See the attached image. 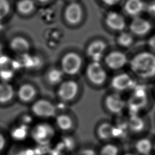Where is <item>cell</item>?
I'll return each mask as SVG.
<instances>
[{"mask_svg":"<svg viewBox=\"0 0 155 155\" xmlns=\"http://www.w3.org/2000/svg\"><path fill=\"white\" fill-rule=\"evenodd\" d=\"M8 48L13 54L22 57L29 54L31 43L25 36L15 34L12 36L8 40Z\"/></svg>","mask_w":155,"mask_h":155,"instance_id":"17","label":"cell"},{"mask_svg":"<svg viewBox=\"0 0 155 155\" xmlns=\"http://www.w3.org/2000/svg\"><path fill=\"white\" fill-rule=\"evenodd\" d=\"M138 84L128 71L113 73L110 76L108 88L123 95H127Z\"/></svg>","mask_w":155,"mask_h":155,"instance_id":"11","label":"cell"},{"mask_svg":"<svg viewBox=\"0 0 155 155\" xmlns=\"http://www.w3.org/2000/svg\"><path fill=\"white\" fill-rule=\"evenodd\" d=\"M38 87L31 82H25L21 84L17 91L16 96L20 102L25 104H31L40 96Z\"/></svg>","mask_w":155,"mask_h":155,"instance_id":"18","label":"cell"},{"mask_svg":"<svg viewBox=\"0 0 155 155\" xmlns=\"http://www.w3.org/2000/svg\"><path fill=\"white\" fill-rule=\"evenodd\" d=\"M84 82L91 90L100 91L107 90L111 75L102 62L90 61L82 73Z\"/></svg>","mask_w":155,"mask_h":155,"instance_id":"4","label":"cell"},{"mask_svg":"<svg viewBox=\"0 0 155 155\" xmlns=\"http://www.w3.org/2000/svg\"><path fill=\"white\" fill-rule=\"evenodd\" d=\"M30 137L40 147L51 148L59 134L52 121L39 120L34 124L30 130Z\"/></svg>","mask_w":155,"mask_h":155,"instance_id":"5","label":"cell"},{"mask_svg":"<svg viewBox=\"0 0 155 155\" xmlns=\"http://www.w3.org/2000/svg\"><path fill=\"white\" fill-rule=\"evenodd\" d=\"M35 1H36L37 2H40V3H46V2H49L51 0H35Z\"/></svg>","mask_w":155,"mask_h":155,"instance_id":"40","label":"cell"},{"mask_svg":"<svg viewBox=\"0 0 155 155\" xmlns=\"http://www.w3.org/2000/svg\"><path fill=\"white\" fill-rule=\"evenodd\" d=\"M151 86V89H152V92H153L154 99V101H155V82Z\"/></svg>","mask_w":155,"mask_h":155,"instance_id":"38","label":"cell"},{"mask_svg":"<svg viewBox=\"0 0 155 155\" xmlns=\"http://www.w3.org/2000/svg\"><path fill=\"white\" fill-rule=\"evenodd\" d=\"M96 147H82L81 145L79 150L75 155H96Z\"/></svg>","mask_w":155,"mask_h":155,"instance_id":"31","label":"cell"},{"mask_svg":"<svg viewBox=\"0 0 155 155\" xmlns=\"http://www.w3.org/2000/svg\"><path fill=\"white\" fill-rule=\"evenodd\" d=\"M13 10L10 0H0V24L5 21Z\"/></svg>","mask_w":155,"mask_h":155,"instance_id":"28","label":"cell"},{"mask_svg":"<svg viewBox=\"0 0 155 155\" xmlns=\"http://www.w3.org/2000/svg\"><path fill=\"white\" fill-rule=\"evenodd\" d=\"M103 112L111 118H115L127 114L126 96L107 89L101 100Z\"/></svg>","mask_w":155,"mask_h":155,"instance_id":"6","label":"cell"},{"mask_svg":"<svg viewBox=\"0 0 155 155\" xmlns=\"http://www.w3.org/2000/svg\"><path fill=\"white\" fill-rule=\"evenodd\" d=\"M52 122L59 134L76 133L79 127L78 116L70 107H60Z\"/></svg>","mask_w":155,"mask_h":155,"instance_id":"8","label":"cell"},{"mask_svg":"<svg viewBox=\"0 0 155 155\" xmlns=\"http://www.w3.org/2000/svg\"><path fill=\"white\" fill-rule=\"evenodd\" d=\"M150 155H155V153H153V154H150Z\"/></svg>","mask_w":155,"mask_h":155,"instance_id":"42","label":"cell"},{"mask_svg":"<svg viewBox=\"0 0 155 155\" xmlns=\"http://www.w3.org/2000/svg\"><path fill=\"white\" fill-rule=\"evenodd\" d=\"M59 108L53 95L40 96L30 105V112L39 120L52 121Z\"/></svg>","mask_w":155,"mask_h":155,"instance_id":"7","label":"cell"},{"mask_svg":"<svg viewBox=\"0 0 155 155\" xmlns=\"http://www.w3.org/2000/svg\"><path fill=\"white\" fill-rule=\"evenodd\" d=\"M103 3L108 6H113L118 4L120 0H101Z\"/></svg>","mask_w":155,"mask_h":155,"instance_id":"35","label":"cell"},{"mask_svg":"<svg viewBox=\"0 0 155 155\" xmlns=\"http://www.w3.org/2000/svg\"><path fill=\"white\" fill-rule=\"evenodd\" d=\"M120 155H137V154L128 148L127 149L125 148L124 150L122 151V153L120 154Z\"/></svg>","mask_w":155,"mask_h":155,"instance_id":"36","label":"cell"},{"mask_svg":"<svg viewBox=\"0 0 155 155\" xmlns=\"http://www.w3.org/2000/svg\"><path fill=\"white\" fill-rule=\"evenodd\" d=\"M128 71L139 84L152 85L155 82V53L143 51L129 60Z\"/></svg>","mask_w":155,"mask_h":155,"instance_id":"1","label":"cell"},{"mask_svg":"<svg viewBox=\"0 0 155 155\" xmlns=\"http://www.w3.org/2000/svg\"><path fill=\"white\" fill-rule=\"evenodd\" d=\"M15 64L7 57L0 58V78L2 81L7 82L13 77L16 68Z\"/></svg>","mask_w":155,"mask_h":155,"instance_id":"25","label":"cell"},{"mask_svg":"<svg viewBox=\"0 0 155 155\" xmlns=\"http://www.w3.org/2000/svg\"><path fill=\"white\" fill-rule=\"evenodd\" d=\"M144 7L142 0H126L124 5L125 12L133 18L139 16L144 10Z\"/></svg>","mask_w":155,"mask_h":155,"instance_id":"26","label":"cell"},{"mask_svg":"<svg viewBox=\"0 0 155 155\" xmlns=\"http://www.w3.org/2000/svg\"><path fill=\"white\" fill-rule=\"evenodd\" d=\"M6 145V140L4 136L0 133V153L4 149Z\"/></svg>","mask_w":155,"mask_h":155,"instance_id":"34","label":"cell"},{"mask_svg":"<svg viewBox=\"0 0 155 155\" xmlns=\"http://www.w3.org/2000/svg\"><path fill=\"white\" fill-rule=\"evenodd\" d=\"M107 45L104 41L99 39L91 42L87 48V54L91 59L90 61L102 62Z\"/></svg>","mask_w":155,"mask_h":155,"instance_id":"22","label":"cell"},{"mask_svg":"<svg viewBox=\"0 0 155 155\" xmlns=\"http://www.w3.org/2000/svg\"><path fill=\"white\" fill-rule=\"evenodd\" d=\"M58 67L65 78H80L84 69L82 57L74 51L64 54L60 59Z\"/></svg>","mask_w":155,"mask_h":155,"instance_id":"10","label":"cell"},{"mask_svg":"<svg viewBox=\"0 0 155 155\" xmlns=\"http://www.w3.org/2000/svg\"><path fill=\"white\" fill-rule=\"evenodd\" d=\"M152 121H153V127L155 128V110H154V111L153 116V117H152Z\"/></svg>","mask_w":155,"mask_h":155,"instance_id":"39","label":"cell"},{"mask_svg":"<svg viewBox=\"0 0 155 155\" xmlns=\"http://www.w3.org/2000/svg\"><path fill=\"white\" fill-rule=\"evenodd\" d=\"M84 90V82L81 78H65L52 95L60 107H71L81 101Z\"/></svg>","mask_w":155,"mask_h":155,"instance_id":"3","label":"cell"},{"mask_svg":"<svg viewBox=\"0 0 155 155\" xmlns=\"http://www.w3.org/2000/svg\"><path fill=\"white\" fill-rule=\"evenodd\" d=\"M81 145L76 133L59 134L52 147L64 151L70 155H75Z\"/></svg>","mask_w":155,"mask_h":155,"instance_id":"15","label":"cell"},{"mask_svg":"<svg viewBox=\"0 0 155 155\" xmlns=\"http://www.w3.org/2000/svg\"><path fill=\"white\" fill-rule=\"evenodd\" d=\"M47 155H70V154L65 153L64 151H62L55 148L51 147L50 151H48V153L47 154Z\"/></svg>","mask_w":155,"mask_h":155,"instance_id":"32","label":"cell"},{"mask_svg":"<svg viewBox=\"0 0 155 155\" xmlns=\"http://www.w3.org/2000/svg\"><path fill=\"white\" fill-rule=\"evenodd\" d=\"M150 12L151 13V14L155 17V4L152 5L150 9Z\"/></svg>","mask_w":155,"mask_h":155,"instance_id":"37","label":"cell"},{"mask_svg":"<svg viewBox=\"0 0 155 155\" xmlns=\"http://www.w3.org/2000/svg\"><path fill=\"white\" fill-rule=\"evenodd\" d=\"M15 95L13 87L8 82H0V104H6L10 102Z\"/></svg>","mask_w":155,"mask_h":155,"instance_id":"27","label":"cell"},{"mask_svg":"<svg viewBox=\"0 0 155 155\" xmlns=\"http://www.w3.org/2000/svg\"><path fill=\"white\" fill-rule=\"evenodd\" d=\"M148 45L150 48V51L155 53V34L153 35L148 41Z\"/></svg>","mask_w":155,"mask_h":155,"instance_id":"33","label":"cell"},{"mask_svg":"<svg viewBox=\"0 0 155 155\" xmlns=\"http://www.w3.org/2000/svg\"><path fill=\"white\" fill-rule=\"evenodd\" d=\"M82 17L83 10L78 2H71L65 7L64 18L68 24L72 25L78 24L82 21Z\"/></svg>","mask_w":155,"mask_h":155,"instance_id":"20","label":"cell"},{"mask_svg":"<svg viewBox=\"0 0 155 155\" xmlns=\"http://www.w3.org/2000/svg\"><path fill=\"white\" fill-rule=\"evenodd\" d=\"M93 135L99 143L117 141L116 127L113 119L104 118L98 120L94 127Z\"/></svg>","mask_w":155,"mask_h":155,"instance_id":"12","label":"cell"},{"mask_svg":"<svg viewBox=\"0 0 155 155\" xmlns=\"http://www.w3.org/2000/svg\"><path fill=\"white\" fill-rule=\"evenodd\" d=\"M154 134H149L131 139L129 148L137 155H150L154 153Z\"/></svg>","mask_w":155,"mask_h":155,"instance_id":"16","label":"cell"},{"mask_svg":"<svg viewBox=\"0 0 155 155\" xmlns=\"http://www.w3.org/2000/svg\"><path fill=\"white\" fill-rule=\"evenodd\" d=\"M124 145L117 141L99 143L96 147V155H120L125 149Z\"/></svg>","mask_w":155,"mask_h":155,"instance_id":"21","label":"cell"},{"mask_svg":"<svg viewBox=\"0 0 155 155\" xmlns=\"http://www.w3.org/2000/svg\"><path fill=\"white\" fill-rule=\"evenodd\" d=\"M129 60L130 59L125 53L114 50L104 56L102 64L108 71L115 73L124 71V69L128 67Z\"/></svg>","mask_w":155,"mask_h":155,"instance_id":"13","label":"cell"},{"mask_svg":"<svg viewBox=\"0 0 155 155\" xmlns=\"http://www.w3.org/2000/svg\"><path fill=\"white\" fill-rule=\"evenodd\" d=\"M65 78V75L58 66H51L43 71L42 85L45 90L53 93Z\"/></svg>","mask_w":155,"mask_h":155,"instance_id":"14","label":"cell"},{"mask_svg":"<svg viewBox=\"0 0 155 155\" xmlns=\"http://www.w3.org/2000/svg\"><path fill=\"white\" fill-rule=\"evenodd\" d=\"M36 9L35 0H16L13 10L20 16L26 17L33 13Z\"/></svg>","mask_w":155,"mask_h":155,"instance_id":"24","label":"cell"},{"mask_svg":"<svg viewBox=\"0 0 155 155\" xmlns=\"http://www.w3.org/2000/svg\"><path fill=\"white\" fill-rule=\"evenodd\" d=\"M127 124L130 140L151 134L153 127L149 114H127Z\"/></svg>","mask_w":155,"mask_h":155,"instance_id":"9","label":"cell"},{"mask_svg":"<svg viewBox=\"0 0 155 155\" xmlns=\"http://www.w3.org/2000/svg\"><path fill=\"white\" fill-rule=\"evenodd\" d=\"M105 21L108 27L114 31H122L126 27V21L124 16L116 12H109L106 15Z\"/></svg>","mask_w":155,"mask_h":155,"instance_id":"23","label":"cell"},{"mask_svg":"<svg viewBox=\"0 0 155 155\" xmlns=\"http://www.w3.org/2000/svg\"><path fill=\"white\" fill-rule=\"evenodd\" d=\"M154 137V153H155V134H153Z\"/></svg>","mask_w":155,"mask_h":155,"instance_id":"41","label":"cell"},{"mask_svg":"<svg viewBox=\"0 0 155 155\" xmlns=\"http://www.w3.org/2000/svg\"><path fill=\"white\" fill-rule=\"evenodd\" d=\"M133 37L131 33L122 32L117 38V42L119 45L127 48L130 47L133 43Z\"/></svg>","mask_w":155,"mask_h":155,"instance_id":"29","label":"cell"},{"mask_svg":"<svg viewBox=\"0 0 155 155\" xmlns=\"http://www.w3.org/2000/svg\"><path fill=\"white\" fill-rule=\"evenodd\" d=\"M28 134V128L26 125H20L14 128L12 132V137L18 140L24 139Z\"/></svg>","mask_w":155,"mask_h":155,"instance_id":"30","label":"cell"},{"mask_svg":"<svg viewBox=\"0 0 155 155\" xmlns=\"http://www.w3.org/2000/svg\"><path fill=\"white\" fill-rule=\"evenodd\" d=\"M153 27V25L150 21L140 16L133 18L129 24L131 33L140 36L148 34Z\"/></svg>","mask_w":155,"mask_h":155,"instance_id":"19","label":"cell"},{"mask_svg":"<svg viewBox=\"0 0 155 155\" xmlns=\"http://www.w3.org/2000/svg\"><path fill=\"white\" fill-rule=\"evenodd\" d=\"M127 114H149L155 107L151 86L137 84L126 95Z\"/></svg>","mask_w":155,"mask_h":155,"instance_id":"2","label":"cell"}]
</instances>
